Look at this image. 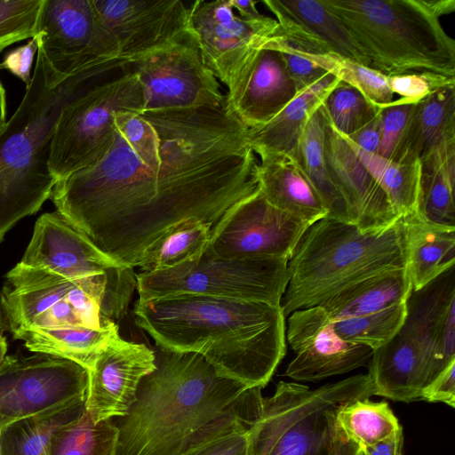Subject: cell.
<instances>
[{"label":"cell","mask_w":455,"mask_h":455,"mask_svg":"<svg viewBox=\"0 0 455 455\" xmlns=\"http://www.w3.org/2000/svg\"><path fill=\"white\" fill-rule=\"evenodd\" d=\"M95 164L58 180L51 198L117 265L134 268L171 228L213 230L259 190L246 128L226 107L119 111Z\"/></svg>","instance_id":"6da1fadb"},{"label":"cell","mask_w":455,"mask_h":455,"mask_svg":"<svg viewBox=\"0 0 455 455\" xmlns=\"http://www.w3.org/2000/svg\"><path fill=\"white\" fill-rule=\"evenodd\" d=\"M153 350L156 369L141 379L127 413L112 419L116 455H185L259 419L261 388L220 375L199 354Z\"/></svg>","instance_id":"7a4b0ae2"},{"label":"cell","mask_w":455,"mask_h":455,"mask_svg":"<svg viewBox=\"0 0 455 455\" xmlns=\"http://www.w3.org/2000/svg\"><path fill=\"white\" fill-rule=\"evenodd\" d=\"M132 313L156 346L199 354L248 387H265L285 355L281 304L181 294L138 299Z\"/></svg>","instance_id":"3957f363"},{"label":"cell","mask_w":455,"mask_h":455,"mask_svg":"<svg viewBox=\"0 0 455 455\" xmlns=\"http://www.w3.org/2000/svg\"><path fill=\"white\" fill-rule=\"evenodd\" d=\"M120 60L92 63L61 78L37 50L31 82L0 130V242L19 220L37 212L51 197L57 180L49 159L62 109Z\"/></svg>","instance_id":"277c9868"},{"label":"cell","mask_w":455,"mask_h":455,"mask_svg":"<svg viewBox=\"0 0 455 455\" xmlns=\"http://www.w3.org/2000/svg\"><path fill=\"white\" fill-rule=\"evenodd\" d=\"M405 267L402 216L376 230H362L327 216L307 228L289 258V280L281 301L283 315L321 306L355 283Z\"/></svg>","instance_id":"5b68a950"},{"label":"cell","mask_w":455,"mask_h":455,"mask_svg":"<svg viewBox=\"0 0 455 455\" xmlns=\"http://www.w3.org/2000/svg\"><path fill=\"white\" fill-rule=\"evenodd\" d=\"M363 50L370 68L389 76L430 72L455 78V41L440 19L454 0H323Z\"/></svg>","instance_id":"8992f818"},{"label":"cell","mask_w":455,"mask_h":455,"mask_svg":"<svg viewBox=\"0 0 455 455\" xmlns=\"http://www.w3.org/2000/svg\"><path fill=\"white\" fill-rule=\"evenodd\" d=\"M136 275L69 280L18 263L6 274L1 291L8 328L83 326L103 328L125 315Z\"/></svg>","instance_id":"52a82bcc"},{"label":"cell","mask_w":455,"mask_h":455,"mask_svg":"<svg viewBox=\"0 0 455 455\" xmlns=\"http://www.w3.org/2000/svg\"><path fill=\"white\" fill-rule=\"evenodd\" d=\"M143 110V89L132 62L122 59L62 109L49 159L50 171L57 181L104 156L115 136L116 113Z\"/></svg>","instance_id":"ba28073f"},{"label":"cell","mask_w":455,"mask_h":455,"mask_svg":"<svg viewBox=\"0 0 455 455\" xmlns=\"http://www.w3.org/2000/svg\"><path fill=\"white\" fill-rule=\"evenodd\" d=\"M288 259H226L209 247L196 260L136 274L140 299L193 294L281 304L288 284Z\"/></svg>","instance_id":"9c48e42d"},{"label":"cell","mask_w":455,"mask_h":455,"mask_svg":"<svg viewBox=\"0 0 455 455\" xmlns=\"http://www.w3.org/2000/svg\"><path fill=\"white\" fill-rule=\"evenodd\" d=\"M89 373L68 359L10 355L0 369V429L60 406L85 401Z\"/></svg>","instance_id":"30bf717a"},{"label":"cell","mask_w":455,"mask_h":455,"mask_svg":"<svg viewBox=\"0 0 455 455\" xmlns=\"http://www.w3.org/2000/svg\"><path fill=\"white\" fill-rule=\"evenodd\" d=\"M36 36L38 49L61 78L86 65L121 57L91 0H43Z\"/></svg>","instance_id":"8fae6325"},{"label":"cell","mask_w":455,"mask_h":455,"mask_svg":"<svg viewBox=\"0 0 455 455\" xmlns=\"http://www.w3.org/2000/svg\"><path fill=\"white\" fill-rule=\"evenodd\" d=\"M190 6L191 24L204 60L229 92L279 24L267 16L243 19L235 13L230 0H196Z\"/></svg>","instance_id":"7c38bea8"},{"label":"cell","mask_w":455,"mask_h":455,"mask_svg":"<svg viewBox=\"0 0 455 455\" xmlns=\"http://www.w3.org/2000/svg\"><path fill=\"white\" fill-rule=\"evenodd\" d=\"M142 86L144 110H180L225 103L218 79L197 41L177 44L132 62Z\"/></svg>","instance_id":"4fadbf2b"},{"label":"cell","mask_w":455,"mask_h":455,"mask_svg":"<svg viewBox=\"0 0 455 455\" xmlns=\"http://www.w3.org/2000/svg\"><path fill=\"white\" fill-rule=\"evenodd\" d=\"M130 62L172 46L197 41L191 6L181 0H91Z\"/></svg>","instance_id":"5bb4252c"},{"label":"cell","mask_w":455,"mask_h":455,"mask_svg":"<svg viewBox=\"0 0 455 455\" xmlns=\"http://www.w3.org/2000/svg\"><path fill=\"white\" fill-rule=\"evenodd\" d=\"M308 227L271 205L259 190L237 204L213 230L209 247L226 259H289Z\"/></svg>","instance_id":"9a60e30c"},{"label":"cell","mask_w":455,"mask_h":455,"mask_svg":"<svg viewBox=\"0 0 455 455\" xmlns=\"http://www.w3.org/2000/svg\"><path fill=\"white\" fill-rule=\"evenodd\" d=\"M69 280L124 277L133 268L117 265L58 211L41 215L20 262Z\"/></svg>","instance_id":"2e32d148"},{"label":"cell","mask_w":455,"mask_h":455,"mask_svg":"<svg viewBox=\"0 0 455 455\" xmlns=\"http://www.w3.org/2000/svg\"><path fill=\"white\" fill-rule=\"evenodd\" d=\"M286 339L295 353L284 375L297 381H319L369 363L373 349L342 340L324 309L312 307L292 312Z\"/></svg>","instance_id":"e0dca14e"},{"label":"cell","mask_w":455,"mask_h":455,"mask_svg":"<svg viewBox=\"0 0 455 455\" xmlns=\"http://www.w3.org/2000/svg\"><path fill=\"white\" fill-rule=\"evenodd\" d=\"M155 369L153 349L117 336L88 371L85 411L94 422L124 416L141 379Z\"/></svg>","instance_id":"ac0fdd59"},{"label":"cell","mask_w":455,"mask_h":455,"mask_svg":"<svg viewBox=\"0 0 455 455\" xmlns=\"http://www.w3.org/2000/svg\"><path fill=\"white\" fill-rule=\"evenodd\" d=\"M323 150L329 174L343 196L355 226L362 230H376L400 218L350 142L328 119Z\"/></svg>","instance_id":"d6986e66"},{"label":"cell","mask_w":455,"mask_h":455,"mask_svg":"<svg viewBox=\"0 0 455 455\" xmlns=\"http://www.w3.org/2000/svg\"><path fill=\"white\" fill-rule=\"evenodd\" d=\"M403 328L430 358L434 379L455 361L454 267L419 291L406 301Z\"/></svg>","instance_id":"ffe728a7"},{"label":"cell","mask_w":455,"mask_h":455,"mask_svg":"<svg viewBox=\"0 0 455 455\" xmlns=\"http://www.w3.org/2000/svg\"><path fill=\"white\" fill-rule=\"evenodd\" d=\"M297 95L281 54L265 44L225 95V103L251 129L272 120Z\"/></svg>","instance_id":"44dd1931"},{"label":"cell","mask_w":455,"mask_h":455,"mask_svg":"<svg viewBox=\"0 0 455 455\" xmlns=\"http://www.w3.org/2000/svg\"><path fill=\"white\" fill-rule=\"evenodd\" d=\"M368 374L374 395L405 403L420 400L422 390L434 379L430 358L403 327L373 351Z\"/></svg>","instance_id":"7402d4cb"},{"label":"cell","mask_w":455,"mask_h":455,"mask_svg":"<svg viewBox=\"0 0 455 455\" xmlns=\"http://www.w3.org/2000/svg\"><path fill=\"white\" fill-rule=\"evenodd\" d=\"M372 395L369 374H358L351 387L312 408L279 434L265 455H327L340 437L335 426L336 409Z\"/></svg>","instance_id":"603a6c76"},{"label":"cell","mask_w":455,"mask_h":455,"mask_svg":"<svg viewBox=\"0 0 455 455\" xmlns=\"http://www.w3.org/2000/svg\"><path fill=\"white\" fill-rule=\"evenodd\" d=\"M340 81L327 73L299 93L272 120L248 129L249 144L259 156L282 154L293 156L305 126Z\"/></svg>","instance_id":"cb8c5ba5"},{"label":"cell","mask_w":455,"mask_h":455,"mask_svg":"<svg viewBox=\"0 0 455 455\" xmlns=\"http://www.w3.org/2000/svg\"><path fill=\"white\" fill-rule=\"evenodd\" d=\"M259 157V190L271 205L309 226L328 216V212L293 156L275 154Z\"/></svg>","instance_id":"d4e9b609"},{"label":"cell","mask_w":455,"mask_h":455,"mask_svg":"<svg viewBox=\"0 0 455 455\" xmlns=\"http://www.w3.org/2000/svg\"><path fill=\"white\" fill-rule=\"evenodd\" d=\"M263 4L278 22L289 23L331 52L370 67L363 50L323 0H265Z\"/></svg>","instance_id":"484cf974"},{"label":"cell","mask_w":455,"mask_h":455,"mask_svg":"<svg viewBox=\"0 0 455 455\" xmlns=\"http://www.w3.org/2000/svg\"><path fill=\"white\" fill-rule=\"evenodd\" d=\"M407 268L412 291H419L454 267L455 228L431 224L416 212L401 215Z\"/></svg>","instance_id":"4316f807"},{"label":"cell","mask_w":455,"mask_h":455,"mask_svg":"<svg viewBox=\"0 0 455 455\" xmlns=\"http://www.w3.org/2000/svg\"><path fill=\"white\" fill-rule=\"evenodd\" d=\"M411 291L407 267L394 268L342 289L320 307L335 321L373 314L406 302Z\"/></svg>","instance_id":"83f0119b"},{"label":"cell","mask_w":455,"mask_h":455,"mask_svg":"<svg viewBox=\"0 0 455 455\" xmlns=\"http://www.w3.org/2000/svg\"><path fill=\"white\" fill-rule=\"evenodd\" d=\"M116 323L92 329L64 326L29 329L13 334L25 347L36 353L46 354L75 362L90 371L100 353L117 336Z\"/></svg>","instance_id":"f1b7e54d"},{"label":"cell","mask_w":455,"mask_h":455,"mask_svg":"<svg viewBox=\"0 0 455 455\" xmlns=\"http://www.w3.org/2000/svg\"><path fill=\"white\" fill-rule=\"evenodd\" d=\"M419 161L416 213L431 224L455 228V140L441 143Z\"/></svg>","instance_id":"f546056e"},{"label":"cell","mask_w":455,"mask_h":455,"mask_svg":"<svg viewBox=\"0 0 455 455\" xmlns=\"http://www.w3.org/2000/svg\"><path fill=\"white\" fill-rule=\"evenodd\" d=\"M326 124V115L320 107L307 123L294 158L328 212V217L354 224L326 166L323 150Z\"/></svg>","instance_id":"4dcf8cb0"},{"label":"cell","mask_w":455,"mask_h":455,"mask_svg":"<svg viewBox=\"0 0 455 455\" xmlns=\"http://www.w3.org/2000/svg\"><path fill=\"white\" fill-rule=\"evenodd\" d=\"M212 233V227L198 219L173 226L148 250L137 267L139 272L166 270L197 259L209 245Z\"/></svg>","instance_id":"1f68e13d"},{"label":"cell","mask_w":455,"mask_h":455,"mask_svg":"<svg viewBox=\"0 0 455 455\" xmlns=\"http://www.w3.org/2000/svg\"><path fill=\"white\" fill-rule=\"evenodd\" d=\"M335 426L340 436L361 449L385 440L402 427L387 402L369 398L340 404L335 411Z\"/></svg>","instance_id":"d6a6232c"},{"label":"cell","mask_w":455,"mask_h":455,"mask_svg":"<svg viewBox=\"0 0 455 455\" xmlns=\"http://www.w3.org/2000/svg\"><path fill=\"white\" fill-rule=\"evenodd\" d=\"M85 401L76 402L20 419L0 429L2 455H46L52 433L79 418Z\"/></svg>","instance_id":"836d02e7"},{"label":"cell","mask_w":455,"mask_h":455,"mask_svg":"<svg viewBox=\"0 0 455 455\" xmlns=\"http://www.w3.org/2000/svg\"><path fill=\"white\" fill-rule=\"evenodd\" d=\"M118 428L113 419L94 422L83 414L55 429L46 447V455H116Z\"/></svg>","instance_id":"e575fe53"},{"label":"cell","mask_w":455,"mask_h":455,"mask_svg":"<svg viewBox=\"0 0 455 455\" xmlns=\"http://www.w3.org/2000/svg\"><path fill=\"white\" fill-rule=\"evenodd\" d=\"M350 144L385 191L395 211L399 215L416 212L420 184V161L395 163L376 154L365 152L352 142Z\"/></svg>","instance_id":"d590c367"},{"label":"cell","mask_w":455,"mask_h":455,"mask_svg":"<svg viewBox=\"0 0 455 455\" xmlns=\"http://www.w3.org/2000/svg\"><path fill=\"white\" fill-rule=\"evenodd\" d=\"M417 102L394 100L380 108V143L378 156L401 164L419 161L415 108Z\"/></svg>","instance_id":"8d00e7d4"},{"label":"cell","mask_w":455,"mask_h":455,"mask_svg":"<svg viewBox=\"0 0 455 455\" xmlns=\"http://www.w3.org/2000/svg\"><path fill=\"white\" fill-rule=\"evenodd\" d=\"M415 123L419 160L441 143L455 140V84L418 101Z\"/></svg>","instance_id":"74e56055"},{"label":"cell","mask_w":455,"mask_h":455,"mask_svg":"<svg viewBox=\"0 0 455 455\" xmlns=\"http://www.w3.org/2000/svg\"><path fill=\"white\" fill-rule=\"evenodd\" d=\"M406 314V302H403L373 314L331 321V325L342 340L375 350L396 334Z\"/></svg>","instance_id":"f35d334b"},{"label":"cell","mask_w":455,"mask_h":455,"mask_svg":"<svg viewBox=\"0 0 455 455\" xmlns=\"http://www.w3.org/2000/svg\"><path fill=\"white\" fill-rule=\"evenodd\" d=\"M330 124L349 136L371 121L380 111L355 87L339 82L321 105Z\"/></svg>","instance_id":"ab89813d"},{"label":"cell","mask_w":455,"mask_h":455,"mask_svg":"<svg viewBox=\"0 0 455 455\" xmlns=\"http://www.w3.org/2000/svg\"><path fill=\"white\" fill-rule=\"evenodd\" d=\"M321 67L326 72L333 74L340 82L355 87L379 108L386 107L394 100L388 76L368 66L329 52L323 56Z\"/></svg>","instance_id":"60d3db41"},{"label":"cell","mask_w":455,"mask_h":455,"mask_svg":"<svg viewBox=\"0 0 455 455\" xmlns=\"http://www.w3.org/2000/svg\"><path fill=\"white\" fill-rule=\"evenodd\" d=\"M43 0H0V52L9 45L36 36Z\"/></svg>","instance_id":"b9f144b4"},{"label":"cell","mask_w":455,"mask_h":455,"mask_svg":"<svg viewBox=\"0 0 455 455\" xmlns=\"http://www.w3.org/2000/svg\"><path fill=\"white\" fill-rule=\"evenodd\" d=\"M278 30L267 41L266 45L279 52L299 94L328 72L307 59L299 49L281 36Z\"/></svg>","instance_id":"7bdbcfd3"},{"label":"cell","mask_w":455,"mask_h":455,"mask_svg":"<svg viewBox=\"0 0 455 455\" xmlns=\"http://www.w3.org/2000/svg\"><path fill=\"white\" fill-rule=\"evenodd\" d=\"M393 93L400 95L407 102H418L435 91L455 84V78L430 73L416 72L388 76Z\"/></svg>","instance_id":"ee69618b"},{"label":"cell","mask_w":455,"mask_h":455,"mask_svg":"<svg viewBox=\"0 0 455 455\" xmlns=\"http://www.w3.org/2000/svg\"><path fill=\"white\" fill-rule=\"evenodd\" d=\"M251 428L220 435L185 455H249Z\"/></svg>","instance_id":"f6af8a7d"},{"label":"cell","mask_w":455,"mask_h":455,"mask_svg":"<svg viewBox=\"0 0 455 455\" xmlns=\"http://www.w3.org/2000/svg\"><path fill=\"white\" fill-rule=\"evenodd\" d=\"M37 50L38 39L35 36L26 44L8 52L0 64V68L9 70L28 86L31 82V68Z\"/></svg>","instance_id":"bcb514c9"},{"label":"cell","mask_w":455,"mask_h":455,"mask_svg":"<svg viewBox=\"0 0 455 455\" xmlns=\"http://www.w3.org/2000/svg\"><path fill=\"white\" fill-rule=\"evenodd\" d=\"M420 400L455 406V361L451 362L422 390Z\"/></svg>","instance_id":"7dc6e473"},{"label":"cell","mask_w":455,"mask_h":455,"mask_svg":"<svg viewBox=\"0 0 455 455\" xmlns=\"http://www.w3.org/2000/svg\"><path fill=\"white\" fill-rule=\"evenodd\" d=\"M380 116L379 114L362 128L349 136H345L358 148L372 154H377L380 143Z\"/></svg>","instance_id":"c3c4849f"},{"label":"cell","mask_w":455,"mask_h":455,"mask_svg":"<svg viewBox=\"0 0 455 455\" xmlns=\"http://www.w3.org/2000/svg\"><path fill=\"white\" fill-rule=\"evenodd\" d=\"M276 434V428L273 424L258 420L251 430L249 455H265Z\"/></svg>","instance_id":"681fc988"},{"label":"cell","mask_w":455,"mask_h":455,"mask_svg":"<svg viewBox=\"0 0 455 455\" xmlns=\"http://www.w3.org/2000/svg\"><path fill=\"white\" fill-rule=\"evenodd\" d=\"M403 435L402 427L385 440L362 449L363 455H403Z\"/></svg>","instance_id":"f907efd6"},{"label":"cell","mask_w":455,"mask_h":455,"mask_svg":"<svg viewBox=\"0 0 455 455\" xmlns=\"http://www.w3.org/2000/svg\"><path fill=\"white\" fill-rule=\"evenodd\" d=\"M230 3L234 8L238 12V16L246 20H259L261 19L262 15L256 7V1L252 0H230Z\"/></svg>","instance_id":"816d5d0a"},{"label":"cell","mask_w":455,"mask_h":455,"mask_svg":"<svg viewBox=\"0 0 455 455\" xmlns=\"http://www.w3.org/2000/svg\"><path fill=\"white\" fill-rule=\"evenodd\" d=\"M327 455H362V449L340 436Z\"/></svg>","instance_id":"f5cc1de1"},{"label":"cell","mask_w":455,"mask_h":455,"mask_svg":"<svg viewBox=\"0 0 455 455\" xmlns=\"http://www.w3.org/2000/svg\"><path fill=\"white\" fill-rule=\"evenodd\" d=\"M6 122V93L5 89L0 81V123Z\"/></svg>","instance_id":"db71d44e"},{"label":"cell","mask_w":455,"mask_h":455,"mask_svg":"<svg viewBox=\"0 0 455 455\" xmlns=\"http://www.w3.org/2000/svg\"><path fill=\"white\" fill-rule=\"evenodd\" d=\"M8 344L5 337L0 336V369L4 366V364L8 360L9 356L7 355Z\"/></svg>","instance_id":"11a10c76"},{"label":"cell","mask_w":455,"mask_h":455,"mask_svg":"<svg viewBox=\"0 0 455 455\" xmlns=\"http://www.w3.org/2000/svg\"><path fill=\"white\" fill-rule=\"evenodd\" d=\"M7 327L8 323L6 315L3 305L2 294L0 292V336L4 335V331L6 330Z\"/></svg>","instance_id":"9f6ffc18"},{"label":"cell","mask_w":455,"mask_h":455,"mask_svg":"<svg viewBox=\"0 0 455 455\" xmlns=\"http://www.w3.org/2000/svg\"><path fill=\"white\" fill-rule=\"evenodd\" d=\"M4 125V124L0 123V130Z\"/></svg>","instance_id":"6f0895ef"},{"label":"cell","mask_w":455,"mask_h":455,"mask_svg":"<svg viewBox=\"0 0 455 455\" xmlns=\"http://www.w3.org/2000/svg\"><path fill=\"white\" fill-rule=\"evenodd\" d=\"M0 455H2V454H1V442H0Z\"/></svg>","instance_id":"680465c9"},{"label":"cell","mask_w":455,"mask_h":455,"mask_svg":"<svg viewBox=\"0 0 455 455\" xmlns=\"http://www.w3.org/2000/svg\"><path fill=\"white\" fill-rule=\"evenodd\" d=\"M362 455H363V451H362Z\"/></svg>","instance_id":"91938a15"}]
</instances>
